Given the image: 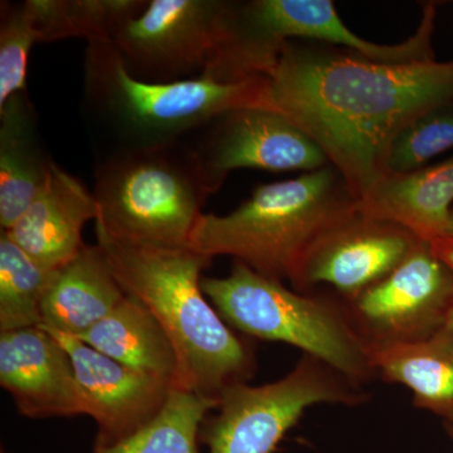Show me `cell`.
<instances>
[{
    "mask_svg": "<svg viewBox=\"0 0 453 453\" xmlns=\"http://www.w3.org/2000/svg\"><path fill=\"white\" fill-rule=\"evenodd\" d=\"M268 81L276 111L320 146L357 201L388 175L405 127L453 107V61L383 64L316 42H288Z\"/></svg>",
    "mask_w": 453,
    "mask_h": 453,
    "instance_id": "1",
    "label": "cell"
},
{
    "mask_svg": "<svg viewBox=\"0 0 453 453\" xmlns=\"http://www.w3.org/2000/svg\"><path fill=\"white\" fill-rule=\"evenodd\" d=\"M97 244L124 291L150 310L178 357V388L217 399L229 387L247 383L255 356L202 290L211 258L192 249H157L116 240L96 225Z\"/></svg>",
    "mask_w": 453,
    "mask_h": 453,
    "instance_id": "2",
    "label": "cell"
},
{
    "mask_svg": "<svg viewBox=\"0 0 453 453\" xmlns=\"http://www.w3.org/2000/svg\"><path fill=\"white\" fill-rule=\"evenodd\" d=\"M357 196L332 165L299 178L262 184L225 216L202 214L189 249L203 256H229L258 275L292 288L312 247L357 211Z\"/></svg>",
    "mask_w": 453,
    "mask_h": 453,
    "instance_id": "3",
    "label": "cell"
},
{
    "mask_svg": "<svg viewBox=\"0 0 453 453\" xmlns=\"http://www.w3.org/2000/svg\"><path fill=\"white\" fill-rule=\"evenodd\" d=\"M85 96L92 111L118 136L119 149L151 148L181 136L234 110L276 111L268 77L222 83L199 76L145 82L131 76L111 40L91 42L85 53Z\"/></svg>",
    "mask_w": 453,
    "mask_h": 453,
    "instance_id": "4",
    "label": "cell"
},
{
    "mask_svg": "<svg viewBox=\"0 0 453 453\" xmlns=\"http://www.w3.org/2000/svg\"><path fill=\"white\" fill-rule=\"evenodd\" d=\"M216 192L195 148L180 140L118 149L95 174V222L122 242L187 249L203 205Z\"/></svg>",
    "mask_w": 453,
    "mask_h": 453,
    "instance_id": "5",
    "label": "cell"
},
{
    "mask_svg": "<svg viewBox=\"0 0 453 453\" xmlns=\"http://www.w3.org/2000/svg\"><path fill=\"white\" fill-rule=\"evenodd\" d=\"M436 18L437 3L429 2L411 37L401 43L378 44L351 31L332 0L231 2L222 42L202 76L222 83L268 77L291 41L332 44L383 64L436 61Z\"/></svg>",
    "mask_w": 453,
    "mask_h": 453,
    "instance_id": "6",
    "label": "cell"
},
{
    "mask_svg": "<svg viewBox=\"0 0 453 453\" xmlns=\"http://www.w3.org/2000/svg\"><path fill=\"white\" fill-rule=\"evenodd\" d=\"M202 290L238 332L301 349L359 387L378 377L342 297L286 288L238 261L228 276L202 277Z\"/></svg>",
    "mask_w": 453,
    "mask_h": 453,
    "instance_id": "7",
    "label": "cell"
},
{
    "mask_svg": "<svg viewBox=\"0 0 453 453\" xmlns=\"http://www.w3.org/2000/svg\"><path fill=\"white\" fill-rule=\"evenodd\" d=\"M365 401L363 387L303 354L281 380L226 388L219 396V414L203 425L201 440L210 453H273L312 405H359Z\"/></svg>",
    "mask_w": 453,
    "mask_h": 453,
    "instance_id": "8",
    "label": "cell"
},
{
    "mask_svg": "<svg viewBox=\"0 0 453 453\" xmlns=\"http://www.w3.org/2000/svg\"><path fill=\"white\" fill-rule=\"evenodd\" d=\"M229 8L226 0H150L111 41L135 79H196L219 50Z\"/></svg>",
    "mask_w": 453,
    "mask_h": 453,
    "instance_id": "9",
    "label": "cell"
},
{
    "mask_svg": "<svg viewBox=\"0 0 453 453\" xmlns=\"http://www.w3.org/2000/svg\"><path fill=\"white\" fill-rule=\"evenodd\" d=\"M342 301L369 350L421 342L446 327L453 273L419 241L388 276Z\"/></svg>",
    "mask_w": 453,
    "mask_h": 453,
    "instance_id": "10",
    "label": "cell"
},
{
    "mask_svg": "<svg viewBox=\"0 0 453 453\" xmlns=\"http://www.w3.org/2000/svg\"><path fill=\"white\" fill-rule=\"evenodd\" d=\"M207 138L193 146L217 190L235 169L315 172L326 155L288 116L273 110H234L208 124Z\"/></svg>",
    "mask_w": 453,
    "mask_h": 453,
    "instance_id": "11",
    "label": "cell"
},
{
    "mask_svg": "<svg viewBox=\"0 0 453 453\" xmlns=\"http://www.w3.org/2000/svg\"><path fill=\"white\" fill-rule=\"evenodd\" d=\"M46 330L73 360L83 410L97 425L95 447L116 445L145 427L162 412L173 389L178 388L172 381L104 356L79 338Z\"/></svg>",
    "mask_w": 453,
    "mask_h": 453,
    "instance_id": "12",
    "label": "cell"
},
{
    "mask_svg": "<svg viewBox=\"0 0 453 453\" xmlns=\"http://www.w3.org/2000/svg\"><path fill=\"white\" fill-rule=\"evenodd\" d=\"M419 241L403 226L357 211L316 242L294 288L309 292L325 283L351 299L388 276Z\"/></svg>",
    "mask_w": 453,
    "mask_h": 453,
    "instance_id": "13",
    "label": "cell"
},
{
    "mask_svg": "<svg viewBox=\"0 0 453 453\" xmlns=\"http://www.w3.org/2000/svg\"><path fill=\"white\" fill-rule=\"evenodd\" d=\"M0 384L28 418L85 414L73 360L42 326L0 333Z\"/></svg>",
    "mask_w": 453,
    "mask_h": 453,
    "instance_id": "14",
    "label": "cell"
},
{
    "mask_svg": "<svg viewBox=\"0 0 453 453\" xmlns=\"http://www.w3.org/2000/svg\"><path fill=\"white\" fill-rule=\"evenodd\" d=\"M96 219L94 193L55 163L40 193L5 232L42 266L57 270L81 251L83 226Z\"/></svg>",
    "mask_w": 453,
    "mask_h": 453,
    "instance_id": "15",
    "label": "cell"
},
{
    "mask_svg": "<svg viewBox=\"0 0 453 453\" xmlns=\"http://www.w3.org/2000/svg\"><path fill=\"white\" fill-rule=\"evenodd\" d=\"M127 296L98 244H85L57 268L41 303L42 325L79 338Z\"/></svg>",
    "mask_w": 453,
    "mask_h": 453,
    "instance_id": "16",
    "label": "cell"
},
{
    "mask_svg": "<svg viewBox=\"0 0 453 453\" xmlns=\"http://www.w3.org/2000/svg\"><path fill=\"white\" fill-rule=\"evenodd\" d=\"M452 204L453 157L436 165L387 175L357 203V211L403 226L429 242L449 234Z\"/></svg>",
    "mask_w": 453,
    "mask_h": 453,
    "instance_id": "17",
    "label": "cell"
},
{
    "mask_svg": "<svg viewBox=\"0 0 453 453\" xmlns=\"http://www.w3.org/2000/svg\"><path fill=\"white\" fill-rule=\"evenodd\" d=\"M55 162L42 145L28 95L0 106V226L12 228L37 196Z\"/></svg>",
    "mask_w": 453,
    "mask_h": 453,
    "instance_id": "18",
    "label": "cell"
},
{
    "mask_svg": "<svg viewBox=\"0 0 453 453\" xmlns=\"http://www.w3.org/2000/svg\"><path fill=\"white\" fill-rule=\"evenodd\" d=\"M79 339L121 365L178 387L174 347L150 310L135 296L127 294L106 318Z\"/></svg>",
    "mask_w": 453,
    "mask_h": 453,
    "instance_id": "19",
    "label": "cell"
},
{
    "mask_svg": "<svg viewBox=\"0 0 453 453\" xmlns=\"http://www.w3.org/2000/svg\"><path fill=\"white\" fill-rule=\"evenodd\" d=\"M378 377L412 390L413 403L453 423V330L421 342L371 350Z\"/></svg>",
    "mask_w": 453,
    "mask_h": 453,
    "instance_id": "20",
    "label": "cell"
},
{
    "mask_svg": "<svg viewBox=\"0 0 453 453\" xmlns=\"http://www.w3.org/2000/svg\"><path fill=\"white\" fill-rule=\"evenodd\" d=\"M146 0H27V16L37 43L68 38L112 40L122 26L140 16Z\"/></svg>",
    "mask_w": 453,
    "mask_h": 453,
    "instance_id": "21",
    "label": "cell"
},
{
    "mask_svg": "<svg viewBox=\"0 0 453 453\" xmlns=\"http://www.w3.org/2000/svg\"><path fill=\"white\" fill-rule=\"evenodd\" d=\"M219 405L217 399L174 388L153 421L116 445L95 447L94 453H199L205 416Z\"/></svg>",
    "mask_w": 453,
    "mask_h": 453,
    "instance_id": "22",
    "label": "cell"
},
{
    "mask_svg": "<svg viewBox=\"0 0 453 453\" xmlns=\"http://www.w3.org/2000/svg\"><path fill=\"white\" fill-rule=\"evenodd\" d=\"M56 270L42 266L0 234V333L41 326V303Z\"/></svg>",
    "mask_w": 453,
    "mask_h": 453,
    "instance_id": "23",
    "label": "cell"
},
{
    "mask_svg": "<svg viewBox=\"0 0 453 453\" xmlns=\"http://www.w3.org/2000/svg\"><path fill=\"white\" fill-rule=\"evenodd\" d=\"M453 149V107L434 110L405 127L390 149L388 174L425 168L438 155Z\"/></svg>",
    "mask_w": 453,
    "mask_h": 453,
    "instance_id": "24",
    "label": "cell"
},
{
    "mask_svg": "<svg viewBox=\"0 0 453 453\" xmlns=\"http://www.w3.org/2000/svg\"><path fill=\"white\" fill-rule=\"evenodd\" d=\"M37 43L25 4L0 5V106L25 94L29 53Z\"/></svg>",
    "mask_w": 453,
    "mask_h": 453,
    "instance_id": "25",
    "label": "cell"
},
{
    "mask_svg": "<svg viewBox=\"0 0 453 453\" xmlns=\"http://www.w3.org/2000/svg\"><path fill=\"white\" fill-rule=\"evenodd\" d=\"M427 243L434 257L453 273V235H441Z\"/></svg>",
    "mask_w": 453,
    "mask_h": 453,
    "instance_id": "26",
    "label": "cell"
},
{
    "mask_svg": "<svg viewBox=\"0 0 453 453\" xmlns=\"http://www.w3.org/2000/svg\"><path fill=\"white\" fill-rule=\"evenodd\" d=\"M446 327L453 330V303L451 306V310H449V316H447Z\"/></svg>",
    "mask_w": 453,
    "mask_h": 453,
    "instance_id": "27",
    "label": "cell"
},
{
    "mask_svg": "<svg viewBox=\"0 0 453 453\" xmlns=\"http://www.w3.org/2000/svg\"><path fill=\"white\" fill-rule=\"evenodd\" d=\"M445 427L447 434H449V437L453 440V423H446Z\"/></svg>",
    "mask_w": 453,
    "mask_h": 453,
    "instance_id": "28",
    "label": "cell"
},
{
    "mask_svg": "<svg viewBox=\"0 0 453 453\" xmlns=\"http://www.w3.org/2000/svg\"><path fill=\"white\" fill-rule=\"evenodd\" d=\"M449 234H452L453 235V210L451 211V223H449Z\"/></svg>",
    "mask_w": 453,
    "mask_h": 453,
    "instance_id": "29",
    "label": "cell"
}]
</instances>
